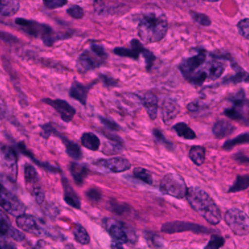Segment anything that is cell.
<instances>
[{
	"mask_svg": "<svg viewBox=\"0 0 249 249\" xmlns=\"http://www.w3.org/2000/svg\"><path fill=\"white\" fill-rule=\"evenodd\" d=\"M161 231L168 234L187 232V231L202 234H209L212 232H214L213 230L208 229L201 225L190 223V222H181V221H175V222L164 224L161 228Z\"/></svg>",
	"mask_w": 249,
	"mask_h": 249,
	"instance_id": "9",
	"label": "cell"
},
{
	"mask_svg": "<svg viewBox=\"0 0 249 249\" xmlns=\"http://www.w3.org/2000/svg\"><path fill=\"white\" fill-rule=\"evenodd\" d=\"M123 149H124V145L110 141L104 143L102 152L106 155H114L121 153Z\"/></svg>",
	"mask_w": 249,
	"mask_h": 249,
	"instance_id": "32",
	"label": "cell"
},
{
	"mask_svg": "<svg viewBox=\"0 0 249 249\" xmlns=\"http://www.w3.org/2000/svg\"><path fill=\"white\" fill-rule=\"evenodd\" d=\"M67 13L70 15L73 18L79 19L82 18L84 16V11L81 7H79L78 5H74L72 7H70L67 10Z\"/></svg>",
	"mask_w": 249,
	"mask_h": 249,
	"instance_id": "42",
	"label": "cell"
},
{
	"mask_svg": "<svg viewBox=\"0 0 249 249\" xmlns=\"http://www.w3.org/2000/svg\"><path fill=\"white\" fill-rule=\"evenodd\" d=\"M100 78L103 80V83L105 86L107 87H115L118 84V80H115L112 77H109L107 75H105V74H100Z\"/></svg>",
	"mask_w": 249,
	"mask_h": 249,
	"instance_id": "47",
	"label": "cell"
},
{
	"mask_svg": "<svg viewBox=\"0 0 249 249\" xmlns=\"http://www.w3.org/2000/svg\"><path fill=\"white\" fill-rule=\"evenodd\" d=\"M86 196L92 201L97 202L102 198V193L97 189L91 188L86 192Z\"/></svg>",
	"mask_w": 249,
	"mask_h": 249,
	"instance_id": "45",
	"label": "cell"
},
{
	"mask_svg": "<svg viewBox=\"0 0 249 249\" xmlns=\"http://www.w3.org/2000/svg\"><path fill=\"white\" fill-rule=\"evenodd\" d=\"M225 222L231 231L239 236L249 234V217L241 209L233 208L228 211L225 216Z\"/></svg>",
	"mask_w": 249,
	"mask_h": 249,
	"instance_id": "6",
	"label": "cell"
},
{
	"mask_svg": "<svg viewBox=\"0 0 249 249\" xmlns=\"http://www.w3.org/2000/svg\"><path fill=\"white\" fill-rule=\"evenodd\" d=\"M226 83H249V74L247 71H244L241 69H238V72L232 77L225 79Z\"/></svg>",
	"mask_w": 249,
	"mask_h": 249,
	"instance_id": "34",
	"label": "cell"
},
{
	"mask_svg": "<svg viewBox=\"0 0 249 249\" xmlns=\"http://www.w3.org/2000/svg\"><path fill=\"white\" fill-rule=\"evenodd\" d=\"M95 166L107 172L123 173L130 169L131 164L124 158H113L110 159H99L93 162Z\"/></svg>",
	"mask_w": 249,
	"mask_h": 249,
	"instance_id": "12",
	"label": "cell"
},
{
	"mask_svg": "<svg viewBox=\"0 0 249 249\" xmlns=\"http://www.w3.org/2000/svg\"><path fill=\"white\" fill-rule=\"evenodd\" d=\"M133 174L135 178L146 183V184H149V185L152 184V182H153L152 174L150 171L145 169V168H141V167L135 168L133 169Z\"/></svg>",
	"mask_w": 249,
	"mask_h": 249,
	"instance_id": "31",
	"label": "cell"
},
{
	"mask_svg": "<svg viewBox=\"0 0 249 249\" xmlns=\"http://www.w3.org/2000/svg\"><path fill=\"white\" fill-rule=\"evenodd\" d=\"M107 58V54L102 45L93 44L90 50L85 51L77 61V70L80 73H87L100 67Z\"/></svg>",
	"mask_w": 249,
	"mask_h": 249,
	"instance_id": "4",
	"label": "cell"
},
{
	"mask_svg": "<svg viewBox=\"0 0 249 249\" xmlns=\"http://www.w3.org/2000/svg\"><path fill=\"white\" fill-rule=\"evenodd\" d=\"M56 136H58L62 140L63 143L65 145L66 152L70 158L76 160L82 159L83 153H82L80 146L77 143L70 140L66 136H62L58 132H57Z\"/></svg>",
	"mask_w": 249,
	"mask_h": 249,
	"instance_id": "23",
	"label": "cell"
},
{
	"mask_svg": "<svg viewBox=\"0 0 249 249\" xmlns=\"http://www.w3.org/2000/svg\"><path fill=\"white\" fill-rule=\"evenodd\" d=\"M8 236L11 237L13 240L16 241H21L24 239L25 236L21 232L18 230L15 229L14 228H12L8 232Z\"/></svg>",
	"mask_w": 249,
	"mask_h": 249,
	"instance_id": "46",
	"label": "cell"
},
{
	"mask_svg": "<svg viewBox=\"0 0 249 249\" xmlns=\"http://www.w3.org/2000/svg\"><path fill=\"white\" fill-rule=\"evenodd\" d=\"M111 248H112V249H124L122 244L116 242V241H114V242L111 244Z\"/></svg>",
	"mask_w": 249,
	"mask_h": 249,
	"instance_id": "53",
	"label": "cell"
},
{
	"mask_svg": "<svg viewBox=\"0 0 249 249\" xmlns=\"http://www.w3.org/2000/svg\"><path fill=\"white\" fill-rule=\"evenodd\" d=\"M16 224L20 229L23 230L25 232H29L33 235L42 236L46 234V230H45L42 222L31 215L23 214H23L17 216Z\"/></svg>",
	"mask_w": 249,
	"mask_h": 249,
	"instance_id": "11",
	"label": "cell"
},
{
	"mask_svg": "<svg viewBox=\"0 0 249 249\" xmlns=\"http://www.w3.org/2000/svg\"><path fill=\"white\" fill-rule=\"evenodd\" d=\"M189 157L197 166L203 165L206 159V149L201 146H193L189 152Z\"/></svg>",
	"mask_w": 249,
	"mask_h": 249,
	"instance_id": "27",
	"label": "cell"
},
{
	"mask_svg": "<svg viewBox=\"0 0 249 249\" xmlns=\"http://www.w3.org/2000/svg\"><path fill=\"white\" fill-rule=\"evenodd\" d=\"M243 143H249V133H243V134L239 135L237 137L234 139H231V140L227 141L224 143L223 147L225 149H231L233 146H237V145L243 144Z\"/></svg>",
	"mask_w": 249,
	"mask_h": 249,
	"instance_id": "33",
	"label": "cell"
},
{
	"mask_svg": "<svg viewBox=\"0 0 249 249\" xmlns=\"http://www.w3.org/2000/svg\"><path fill=\"white\" fill-rule=\"evenodd\" d=\"M42 130H43V136L45 137H49L51 135H55L57 133V130L53 127L51 124H46L42 126Z\"/></svg>",
	"mask_w": 249,
	"mask_h": 249,
	"instance_id": "49",
	"label": "cell"
},
{
	"mask_svg": "<svg viewBox=\"0 0 249 249\" xmlns=\"http://www.w3.org/2000/svg\"><path fill=\"white\" fill-rule=\"evenodd\" d=\"M143 58H144L145 63H146V68L148 71H150L152 67H153L154 63H155V55L152 53L151 51L146 49H143L142 52Z\"/></svg>",
	"mask_w": 249,
	"mask_h": 249,
	"instance_id": "40",
	"label": "cell"
},
{
	"mask_svg": "<svg viewBox=\"0 0 249 249\" xmlns=\"http://www.w3.org/2000/svg\"><path fill=\"white\" fill-rule=\"evenodd\" d=\"M112 207L114 212L118 213H123L128 210L129 207L126 204H121L118 203H112Z\"/></svg>",
	"mask_w": 249,
	"mask_h": 249,
	"instance_id": "48",
	"label": "cell"
},
{
	"mask_svg": "<svg viewBox=\"0 0 249 249\" xmlns=\"http://www.w3.org/2000/svg\"><path fill=\"white\" fill-rule=\"evenodd\" d=\"M202 70L206 73L209 81H213L219 78L225 70V65L223 62L218 59H212L205 63Z\"/></svg>",
	"mask_w": 249,
	"mask_h": 249,
	"instance_id": "16",
	"label": "cell"
},
{
	"mask_svg": "<svg viewBox=\"0 0 249 249\" xmlns=\"http://www.w3.org/2000/svg\"><path fill=\"white\" fill-rule=\"evenodd\" d=\"M152 133H153V136H155V139L160 143L170 149H172L174 148L173 143L167 140L166 138L164 136L160 130H158V129H153Z\"/></svg>",
	"mask_w": 249,
	"mask_h": 249,
	"instance_id": "38",
	"label": "cell"
},
{
	"mask_svg": "<svg viewBox=\"0 0 249 249\" xmlns=\"http://www.w3.org/2000/svg\"><path fill=\"white\" fill-rule=\"evenodd\" d=\"M0 249H4L2 248V247H1V246H0Z\"/></svg>",
	"mask_w": 249,
	"mask_h": 249,
	"instance_id": "55",
	"label": "cell"
},
{
	"mask_svg": "<svg viewBox=\"0 0 249 249\" xmlns=\"http://www.w3.org/2000/svg\"><path fill=\"white\" fill-rule=\"evenodd\" d=\"M236 160L240 162H244V163H247V162L249 163V158H247L243 155H237Z\"/></svg>",
	"mask_w": 249,
	"mask_h": 249,
	"instance_id": "52",
	"label": "cell"
},
{
	"mask_svg": "<svg viewBox=\"0 0 249 249\" xmlns=\"http://www.w3.org/2000/svg\"><path fill=\"white\" fill-rule=\"evenodd\" d=\"M20 9L19 0H0V16L11 17Z\"/></svg>",
	"mask_w": 249,
	"mask_h": 249,
	"instance_id": "25",
	"label": "cell"
},
{
	"mask_svg": "<svg viewBox=\"0 0 249 249\" xmlns=\"http://www.w3.org/2000/svg\"><path fill=\"white\" fill-rule=\"evenodd\" d=\"M173 129L175 130L177 134L179 137L183 138L187 140H193L196 139V133L193 129L190 128L187 124L184 123H178L173 126Z\"/></svg>",
	"mask_w": 249,
	"mask_h": 249,
	"instance_id": "28",
	"label": "cell"
},
{
	"mask_svg": "<svg viewBox=\"0 0 249 249\" xmlns=\"http://www.w3.org/2000/svg\"><path fill=\"white\" fill-rule=\"evenodd\" d=\"M0 156L3 165L12 178H16L17 174L18 157L16 150L9 146H4L0 149Z\"/></svg>",
	"mask_w": 249,
	"mask_h": 249,
	"instance_id": "14",
	"label": "cell"
},
{
	"mask_svg": "<svg viewBox=\"0 0 249 249\" xmlns=\"http://www.w3.org/2000/svg\"><path fill=\"white\" fill-rule=\"evenodd\" d=\"M13 228L7 215L0 210V234L8 235L9 231Z\"/></svg>",
	"mask_w": 249,
	"mask_h": 249,
	"instance_id": "35",
	"label": "cell"
},
{
	"mask_svg": "<svg viewBox=\"0 0 249 249\" xmlns=\"http://www.w3.org/2000/svg\"><path fill=\"white\" fill-rule=\"evenodd\" d=\"M249 187V175L238 176L233 185L229 189L228 193H237Z\"/></svg>",
	"mask_w": 249,
	"mask_h": 249,
	"instance_id": "30",
	"label": "cell"
},
{
	"mask_svg": "<svg viewBox=\"0 0 249 249\" xmlns=\"http://www.w3.org/2000/svg\"></svg>",
	"mask_w": 249,
	"mask_h": 249,
	"instance_id": "56",
	"label": "cell"
},
{
	"mask_svg": "<svg viewBox=\"0 0 249 249\" xmlns=\"http://www.w3.org/2000/svg\"><path fill=\"white\" fill-rule=\"evenodd\" d=\"M99 119H100L101 123L109 130H115V131H118V130H120V126L115 121L108 119V118H103V117H100Z\"/></svg>",
	"mask_w": 249,
	"mask_h": 249,
	"instance_id": "44",
	"label": "cell"
},
{
	"mask_svg": "<svg viewBox=\"0 0 249 249\" xmlns=\"http://www.w3.org/2000/svg\"><path fill=\"white\" fill-rule=\"evenodd\" d=\"M15 23L27 35L34 37L41 38L47 46H52L57 40L67 38V35H56L48 25L35 20L17 18Z\"/></svg>",
	"mask_w": 249,
	"mask_h": 249,
	"instance_id": "3",
	"label": "cell"
},
{
	"mask_svg": "<svg viewBox=\"0 0 249 249\" xmlns=\"http://www.w3.org/2000/svg\"><path fill=\"white\" fill-rule=\"evenodd\" d=\"M44 103L52 107L61 116V119L65 123L72 121L76 114V110L68 102L62 99H45L42 100Z\"/></svg>",
	"mask_w": 249,
	"mask_h": 249,
	"instance_id": "13",
	"label": "cell"
},
{
	"mask_svg": "<svg viewBox=\"0 0 249 249\" xmlns=\"http://www.w3.org/2000/svg\"><path fill=\"white\" fill-rule=\"evenodd\" d=\"M142 105L146 109L151 120L156 119L158 112V99L152 93H147L141 99Z\"/></svg>",
	"mask_w": 249,
	"mask_h": 249,
	"instance_id": "21",
	"label": "cell"
},
{
	"mask_svg": "<svg viewBox=\"0 0 249 249\" xmlns=\"http://www.w3.org/2000/svg\"><path fill=\"white\" fill-rule=\"evenodd\" d=\"M204 1H212V2H213V1H220V0H204Z\"/></svg>",
	"mask_w": 249,
	"mask_h": 249,
	"instance_id": "54",
	"label": "cell"
},
{
	"mask_svg": "<svg viewBox=\"0 0 249 249\" xmlns=\"http://www.w3.org/2000/svg\"><path fill=\"white\" fill-rule=\"evenodd\" d=\"M0 206L7 213L13 216H20L25 212V206L23 203L1 183H0Z\"/></svg>",
	"mask_w": 249,
	"mask_h": 249,
	"instance_id": "7",
	"label": "cell"
},
{
	"mask_svg": "<svg viewBox=\"0 0 249 249\" xmlns=\"http://www.w3.org/2000/svg\"><path fill=\"white\" fill-rule=\"evenodd\" d=\"M206 53L205 51H200L197 55L183 60L178 66V70L181 71L183 77L188 80L190 77L203 67V64L206 63Z\"/></svg>",
	"mask_w": 249,
	"mask_h": 249,
	"instance_id": "10",
	"label": "cell"
},
{
	"mask_svg": "<svg viewBox=\"0 0 249 249\" xmlns=\"http://www.w3.org/2000/svg\"><path fill=\"white\" fill-rule=\"evenodd\" d=\"M70 173L76 184L81 185L89 174V170L87 166L77 162H71L70 166Z\"/></svg>",
	"mask_w": 249,
	"mask_h": 249,
	"instance_id": "24",
	"label": "cell"
},
{
	"mask_svg": "<svg viewBox=\"0 0 249 249\" xmlns=\"http://www.w3.org/2000/svg\"><path fill=\"white\" fill-rule=\"evenodd\" d=\"M0 40L5 42V43L14 44L17 43L18 38L8 32L0 31Z\"/></svg>",
	"mask_w": 249,
	"mask_h": 249,
	"instance_id": "43",
	"label": "cell"
},
{
	"mask_svg": "<svg viewBox=\"0 0 249 249\" xmlns=\"http://www.w3.org/2000/svg\"><path fill=\"white\" fill-rule=\"evenodd\" d=\"M190 15H191L193 20L199 24L201 25V26H209L212 24V20L209 18V16H206V15L195 11H192Z\"/></svg>",
	"mask_w": 249,
	"mask_h": 249,
	"instance_id": "37",
	"label": "cell"
},
{
	"mask_svg": "<svg viewBox=\"0 0 249 249\" xmlns=\"http://www.w3.org/2000/svg\"><path fill=\"white\" fill-rule=\"evenodd\" d=\"M235 127L230 121L222 120L218 121L213 127V133L218 139H224L235 131Z\"/></svg>",
	"mask_w": 249,
	"mask_h": 249,
	"instance_id": "22",
	"label": "cell"
},
{
	"mask_svg": "<svg viewBox=\"0 0 249 249\" xmlns=\"http://www.w3.org/2000/svg\"><path fill=\"white\" fill-rule=\"evenodd\" d=\"M104 134H105V137L107 138L111 142H117V143L124 145V140L118 135L112 134L109 133H104Z\"/></svg>",
	"mask_w": 249,
	"mask_h": 249,
	"instance_id": "50",
	"label": "cell"
},
{
	"mask_svg": "<svg viewBox=\"0 0 249 249\" xmlns=\"http://www.w3.org/2000/svg\"><path fill=\"white\" fill-rule=\"evenodd\" d=\"M237 27L240 35L246 39H249V18L241 20L238 23Z\"/></svg>",
	"mask_w": 249,
	"mask_h": 249,
	"instance_id": "39",
	"label": "cell"
},
{
	"mask_svg": "<svg viewBox=\"0 0 249 249\" xmlns=\"http://www.w3.org/2000/svg\"><path fill=\"white\" fill-rule=\"evenodd\" d=\"M62 184L64 190V200L66 203L74 209H80L81 206L80 197L73 190L67 178H62Z\"/></svg>",
	"mask_w": 249,
	"mask_h": 249,
	"instance_id": "20",
	"label": "cell"
},
{
	"mask_svg": "<svg viewBox=\"0 0 249 249\" xmlns=\"http://www.w3.org/2000/svg\"><path fill=\"white\" fill-rule=\"evenodd\" d=\"M130 45L131 48H116L114 50V53L119 56L138 59L139 54L142 53L144 48L137 39H133L130 42Z\"/></svg>",
	"mask_w": 249,
	"mask_h": 249,
	"instance_id": "19",
	"label": "cell"
},
{
	"mask_svg": "<svg viewBox=\"0 0 249 249\" xmlns=\"http://www.w3.org/2000/svg\"><path fill=\"white\" fill-rule=\"evenodd\" d=\"M44 4L50 10L60 8L67 4V0H43Z\"/></svg>",
	"mask_w": 249,
	"mask_h": 249,
	"instance_id": "41",
	"label": "cell"
},
{
	"mask_svg": "<svg viewBox=\"0 0 249 249\" xmlns=\"http://www.w3.org/2000/svg\"><path fill=\"white\" fill-rule=\"evenodd\" d=\"M166 16L158 7L148 8L142 13L138 25L139 37L146 43L162 40L168 32Z\"/></svg>",
	"mask_w": 249,
	"mask_h": 249,
	"instance_id": "1",
	"label": "cell"
},
{
	"mask_svg": "<svg viewBox=\"0 0 249 249\" xmlns=\"http://www.w3.org/2000/svg\"><path fill=\"white\" fill-rule=\"evenodd\" d=\"M187 108L190 112H197V111L200 109V105H199L197 102H191V103H190L187 105Z\"/></svg>",
	"mask_w": 249,
	"mask_h": 249,
	"instance_id": "51",
	"label": "cell"
},
{
	"mask_svg": "<svg viewBox=\"0 0 249 249\" xmlns=\"http://www.w3.org/2000/svg\"><path fill=\"white\" fill-rule=\"evenodd\" d=\"M127 227L124 224L113 222L108 225L107 230L111 236L115 239L116 242L121 244H126L130 241V231L127 230Z\"/></svg>",
	"mask_w": 249,
	"mask_h": 249,
	"instance_id": "17",
	"label": "cell"
},
{
	"mask_svg": "<svg viewBox=\"0 0 249 249\" xmlns=\"http://www.w3.org/2000/svg\"><path fill=\"white\" fill-rule=\"evenodd\" d=\"M225 238L218 235H212L204 249H219L225 244Z\"/></svg>",
	"mask_w": 249,
	"mask_h": 249,
	"instance_id": "36",
	"label": "cell"
},
{
	"mask_svg": "<svg viewBox=\"0 0 249 249\" xmlns=\"http://www.w3.org/2000/svg\"><path fill=\"white\" fill-rule=\"evenodd\" d=\"M160 190L162 194L177 199H183L187 196L188 189L182 177L178 174L169 173L161 180Z\"/></svg>",
	"mask_w": 249,
	"mask_h": 249,
	"instance_id": "5",
	"label": "cell"
},
{
	"mask_svg": "<svg viewBox=\"0 0 249 249\" xmlns=\"http://www.w3.org/2000/svg\"><path fill=\"white\" fill-rule=\"evenodd\" d=\"M73 234L76 241L82 245H88L90 243V235L82 225H76L75 228L73 230Z\"/></svg>",
	"mask_w": 249,
	"mask_h": 249,
	"instance_id": "29",
	"label": "cell"
},
{
	"mask_svg": "<svg viewBox=\"0 0 249 249\" xmlns=\"http://www.w3.org/2000/svg\"><path fill=\"white\" fill-rule=\"evenodd\" d=\"M186 197L190 206L211 225H216L221 222L220 209L206 191L192 187L187 190Z\"/></svg>",
	"mask_w": 249,
	"mask_h": 249,
	"instance_id": "2",
	"label": "cell"
},
{
	"mask_svg": "<svg viewBox=\"0 0 249 249\" xmlns=\"http://www.w3.org/2000/svg\"><path fill=\"white\" fill-rule=\"evenodd\" d=\"M93 85H95L94 83H90V85L86 86L80 82H73L70 89V97L86 107L89 91Z\"/></svg>",
	"mask_w": 249,
	"mask_h": 249,
	"instance_id": "15",
	"label": "cell"
},
{
	"mask_svg": "<svg viewBox=\"0 0 249 249\" xmlns=\"http://www.w3.org/2000/svg\"><path fill=\"white\" fill-rule=\"evenodd\" d=\"M82 144L91 151H97L100 148L101 142L96 135L91 132H86L81 136Z\"/></svg>",
	"mask_w": 249,
	"mask_h": 249,
	"instance_id": "26",
	"label": "cell"
},
{
	"mask_svg": "<svg viewBox=\"0 0 249 249\" xmlns=\"http://www.w3.org/2000/svg\"><path fill=\"white\" fill-rule=\"evenodd\" d=\"M25 181L29 193L39 204L43 203L45 194L39 183V176L32 165H26L24 168Z\"/></svg>",
	"mask_w": 249,
	"mask_h": 249,
	"instance_id": "8",
	"label": "cell"
},
{
	"mask_svg": "<svg viewBox=\"0 0 249 249\" xmlns=\"http://www.w3.org/2000/svg\"><path fill=\"white\" fill-rule=\"evenodd\" d=\"M179 112L180 107L177 102L171 99L165 101L162 107V118L164 124L167 125L172 124Z\"/></svg>",
	"mask_w": 249,
	"mask_h": 249,
	"instance_id": "18",
	"label": "cell"
}]
</instances>
